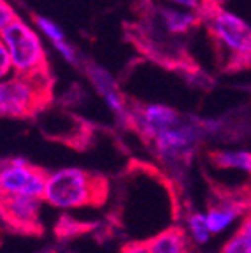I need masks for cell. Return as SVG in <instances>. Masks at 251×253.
Returning <instances> with one entry per match:
<instances>
[{"label": "cell", "mask_w": 251, "mask_h": 253, "mask_svg": "<svg viewBox=\"0 0 251 253\" xmlns=\"http://www.w3.org/2000/svg\"><path fill=\"white\" fill-rule=\"evenodd\" d=\"M202 27L214 47L220 67L227 72L251 67V25L223 7L212 9L202 18Z\"/></svg>", "instance_id": "7a4b0ae2"}, {"label": "cell", "mask_w": 251, "mask_h": 253, "mask_svg": "<svg viewBox=\"0 0 251 253\" xmlns=\"http://www.w3.org/2000/svg\"><path fill=\"white\" fill-rule=\"evenodd\" d=\"M88 78H90L91 84L97 88V91L100 93V97L104 99V102L111 107L116 118L122 123H130V104L126 100L125 95L120 91L118 84L114 83L113 78L107 74L104 69L97 67V65H90L86 69Z\"/></svg>", "instance_id": "ba28073f"}, {"label": "cell", "mask_w": 251, "mask_h": 253, "mask_svg": "<svg viewBox=\"0 0 251 253\" xmlns=\"http://www.w3.org/2000/svg\"><path fill=\"white\" fill-rule=\"evenodd\" d=\"M208 158L214 169L237 170L251 178V153L248 151H211Z\"/></svg>", "instance_id": "30bf717a"}, {"label": "cell", "mask_w": 251, "mask_h": 253, "mask_svg": "<svg viewBox=\"0 0 251 253\" xmlns=\"http://www.w3.org/2000/svg\"><path fill=\"white\" fill-rule=\"evenodd\" d=\"M220 253H248V250H246V246H244V243L241 241V237L237 236V234H234V236L223 245Z\"/></svg>", "instance_id": "ac0fdd59"}, {"label": "cell", "mask_w": 251, "mask_h": 253, "mask_svg": "<svg viewBox=\"0 0 251 253\" xmlns=\"http://www.w3.org/2000/svg\"><path fill=\"white\" fill-rule=\"evenodd\" d=\"M16 11L12 9V5L9 4L7 0H0V34L4 28H7L12 21L16 20Z\"/></svg>", "instance_id": "9a60e30c"}, {"label": "cell", "mask_w": 251, "mask_h": 253, "mask_svg": "<svg viewBox=\"0 0 251 253\" xmlns=\"http://www.w3.org/2000/svg\"><path fill=\"white\" fill-rule=\"evenodd\" d=\"M42 199L27 195H0V218L12 229L25 234H39Z\"/></svg>", "instance_id": "52a82bcc"}, {"label": "cell", "mask_w": 251, "mask_h": 253, "mask_svg": "<svg viewBox=\"0 0 251 253\" xmlns=\"http://www.w3.org/2000/svg\"><path fill=\"white\" fill-rule=\"evenodd\" d=\"M51 78L11 74L0 81V116L28 118L51 102Z\"/></svg>", "instance_id": "3957f363"}, {"label": "cell", "mask_w": 251, "mask_h": 253, "mask_svg": "<svg viewBox=\"0 0 251 253\" xmlns=\"http://www.w3.org/2000/svg\"><path fill=\"white\" fill-rule=\"evenodd\" d=\"M162 2L174 5V7L185 9V11H190L193 14L200 16V18H204L212 9L221 5L220 0H162Z\"/></svg>", "instance_id": "7c38bea8"}, {"label": "cell", "mask_w": 251, "mask_h": 253, "mask_svg": "<svg viewBox=\"0 0 251 253\" xmlns=\"http://www.w3.org/2000/svg\"><path fill=\"white\" fill-rule=\"evenodd\" d=\"M188 223V230L192 234L193 241L197 245H202L209 239V227H208V220H206V214L202 213H192L186 220Z\"/></svg>", "instance_id": "5bb4252c"}, {"label": "cell", "mask_w": 251, "mask_h": 253, "mask_svg": "<svg viewBox=\"0 0 251 253\" xmlns=\"http://www.w3.org/2000/svg\"><path fill=\"white\" fill-rule=\"evenodd\" d=\"M95 227H97L95 223L72 220L71 216L63 214V216L60 218L55 232H56V236H58V237H78V236H83V234L90 232V230H93Z\"/></svg>", "instance_id": "8fae6325"}, {"label": "cell", "mask_w": 251, "mask_h": 253, "mask_svg": "<svg viewBox=\"0 0 251 253\" xmlns=\"http://www.w3.org/2000/svg\"><path fill=\"white\" fill-rule=\"evenodd\" d=\"M236 234L241 237V241L244 243L248 253H251V211H250V213H246V216L243 218L239 230H237Z\"/></svg>", "instance_id": "2e32d148"}, {"label": "cell", "mask_w": 251, "mask_h": 253, "mask_svg": "<svg viewBox=\"0 0 251 253\" xmlns=\"http://www.w3.org/2000/svg\"><path fill=\"white\" fill-rule=\"evenodd\" d=\"M111 192L109 179L100 172L67 167L47 174L42 201L58 210L100 208Z\"/></svg>", "instance_id": "6da1fadb"}, {"label": "cell", "mask_w": 251, "mask_h": 253, "mask_svg": "<svg viewBox=\"0 0 251 253\" xmlns=\"http://www.w3.org/2000/svg\"><path fill=\"white\" fill-rule=\"evenodd\" d=\"M47 174L41 167L18 158L0 167V195H27L42 199Z\"/></svg>", "instance_id": "8992f818"}, {"label": "cell", "mask_w": 251, "mask_h": 253, "mask_svg": "<svg viewBox=\"0 0 251 253\" xmlns=\"http://www.w3.org/2000/svg\"><path fill=\"white\" fill-rule=\"evenodd\" d=\"M0 39L4 42L12 63L14 74L21 76H44L47 71V58L42 41L34 27L16 18L7 28L2 30Z\"/></svg>", "instance_id": "277c9868"}, {"label": "cell", "mask_w": 251, "mask_h": 253, "mask_svg": "<svg viewBox=\"0 0 251 253\" xmlns=\"http://www.w3.org/2000/svg\"><path fill=\"white\" fill-rule=\"evenodd\" d=\"M120 253H151L149 252L148 241H142V239H135V241H128L122 246Z\"/></svg>", "instance_id": "d6986e66"}, {"label": "cell", "mask_w": 251, "mask_h": 253, "mask_svg": "<svg viewBox=\"0 0 251 253\" xmlns=\"http://www.w3.org/2000/svg\"><path fill=\"white\" fill-rule=\"evenodd\" d=\"M11 74H14L11 58H9V53H7V49H5L4 42L0 39V81H4V79L9 78Z\"/></svg>", "instance_id": "e0dca14e"}, {"label": "cell", "mask_w": 251, "mask_h": 253, "mask_svg": "<svg viewBox=\"0 0 251 253\" xmlns=\"http://www.w3.org/2000/svg\"><path fill=\"white\" fill-rule=\"evenodd\" d=\"M36 27L46 36V39H49V42H51L55 47H58L67 42L65 34H63V30L55 23V21L47 20V18H44V16H36Z\"/></svg>", "instance_id": "4fadbf2b"}, {"label": "cell", "mask_w": 251, "mask_h": 253, "mask_svg": "<svg viewBox=\"0 0 251 253\" xmlns=\"http://www.w3.org/2000/svg\"><path fill=\"white\" fill-rule=\"evenodd\" d=\"M148 241L151 253H190L192 241L190 236L181 225H169L164 230L151 236Z\"/></svg>", "instance_id": "9c48e42d"}, {"label": "cell", "mask_w": 251, "mask_h": 253, "mask_svg": "<svg viewBox=\"0 0 251 253\" xmlns=\"http://www.w3.org/2000/svg\"><path fill=\"white\" fill-rule=\"evenodd\" d=\"M200 139V126L183 116L176 125L155 134L148 142H151L155 153L170 166L188 162Z\"/></svg>", "instance_id": "5b68a950"}]
</instances>
